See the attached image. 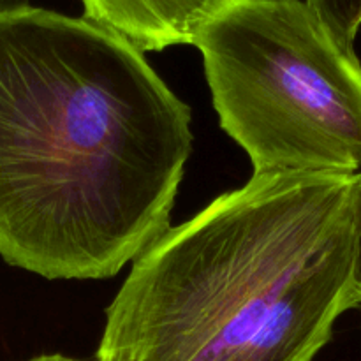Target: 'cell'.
Returning a JSON list of instances; mask_svg holds the SVG:
<instances>
[{
    "mask_svg": "<svg viewBox=\"0 0 361 361\" xmlns=\"http://www.w3.org/2000/svg\"><path fill=\"white\" fill-rule=\"evenodd\" d=\"M356 175L277 173L134 259L95 361H312L356 282Z\"/></svg>",
    "mask_w": 361,
    "mask_h": 361,
    "instance_id": "cell-2",
    "label": "cell"
},
{
    "mask_svg": "<svg viewBox=\"0 0 361 361\" xmlns=\"http://www.w3.org/2000/svg\"><path fill=\"white\" fill-rule=\"evenodd\" d=\"M240 2L243 0H81L87 20L141 53L194 44L207 25Z\"/></svg>",
    "mask_w": 361,
    "mask_h": 361,
    "instance_id": "cell-4",
    "label": "cell"
},
{
    "mask_svg": "<svg viewBox=\"0 0 361 361\" xmlns=\"http://www.w3.org/2000/svg\"><path fill=\"white\" fill-rule=\"evenodd\" d=\"M355 233H356V282H358V288L361 293V173L356 175Z\"/></svg>",
    "mask_w": 361,
    "mask_h": 361,
    "instance_id": "cell-6",
    "label": "cell"
},
{
    "mask_svg": "<svg viewBox=\"0 0 361 361\" xmlns=\"http://www.w3.org/2000/svg\"><path fill=\"white\" fill-rule=\"evenodd\" d=\"M221 127L254 176L361 173V63L303 0H243L197 35Z\"/></svg>",
    "mask_w": 361,
    "mask_h": 361,
    "instance_id": "cell-3",
    "label": "cell"
},
{
    "mask_svg": "<svg viewBox=\"0 0 361 361\" xmlns=\"http://www.w3.org/2000/svg\"><path fill=\"white\" fill-rule=\"evenodd\" d=\"M190 109L87 18L0 0V257L48 281L115 277L169 229Z\"/></svg>",
    "mask_w": 361,
    "mask_h": 361,
    "instance_id": "cell-1",
    "label": "cell"
},
{
    "mask_svg": "<svg viewBox=\"0 0 361 361\" xmlns=\"http://www.w3.org/2000/svg\"><path fill=\"white\" fill-rule=\"evenodd\" d=\"M331 37L348 53H355L361 27V0H305Z\"/></svg>",
    "mask_w": 361,
    "mask_h": 361,
    "instance_id": "cell-5",
    "label": "cell"
},
{
    "mask_svg": "<svg viewBox=\"0 0 361 361\" xmlns=\"http://www.w3.org/2000/svg\"><path fill=\"white\" fill-rule=\"evenodd\" d=\"M27 361H73V358H67V356L63 355H41V356H34V358Z\"/></svg>",
    "mask_w": 361,
    "mask_h": 361,
    "instance_id": "cell-7",
    "label": "cell"
},
{
    "mask_svg": "<svg viewBox=\"0 0 361 361\" xmlns=\"http://www.w3.org/2000/svg\"><path fill=\"white\" fill-rule=\"evenodd\" d=\"M73 361H78V360H73ZM94 361H95V360H94Z\"/></svg>",
    "mask_w": 361,
    "mask_h": 361,
    "instance_id": "cell-8",
    "label": "cell"
}]
</instances>
